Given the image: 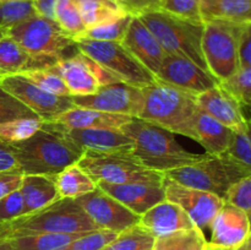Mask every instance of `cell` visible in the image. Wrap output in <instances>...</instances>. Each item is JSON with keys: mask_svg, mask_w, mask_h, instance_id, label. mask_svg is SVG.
Masks as SVG:
<instances>
[{"mask_svg": "<svg viewBox=\"0 0 251 250\" xmlns=\"http://www.w3.org/2000/svg\"><path fill=\"white\" fill-rule=\"evenodd\" d=\"M10 145L24 174L55 175L77 163L83 154L82 150L66 136L63 125L55 122H44L29 139Z\"/></svg>", "mask_w": 251, "mask_h": 250, "instance_id": "6da1fadb", "label": "cell"}, {"mask_svg": "<svg viewBox=\"0 0 251 250\" xmlns=\"http://www.w3.org/2000/svg\"><path fill=\"white\" fill-rule=\"evenodd\" d=\"M120 130L134 140V149L130 154L151 171L164 174L171 169L193 163L202 156L184 149L174 134L140 118H131Z\"/></svg>", "mask_w": 251, "mask_h": 250, "instance_id": "7a4b0ae2", "label": "cell"}, {"mask_svg": "<svg viewBox=\"0 0 251 250\" xmlns=\"http://www.w3.org/2000/svg\"><path fill=\"white\" fill-rule=\"evenodd\" d=\"M144 108L140 119L157 125L172 134L195 140V117L199 107L196 96L157 81L142 87Z\"/></svg>", "mask_w": 251, "mask_h": 250, "instance_id": "3957f363", "label": "cell"}, {"mask_svg": "<svg viewBox=\"0 0 251 250\" xmlns=\"http://www.w3.org/2000/svg\"><path fill=\"white\" fill-rule=\"evenodd\" d=\"M95 222L74 199H59L38 211L0 223V238L32 233H83L97 230Z\"/></svg>", "mask_w": 251, "mask_h": 250, "instance_id": "277c9868", "label": "cell"}, {"mask_svg": "<svg viewBox=\"0 0 251 250\" xmlns=\"http://www.w3.org/2000/svg\"><path fill=\"white\" fill-rule=\"evenodd\" d=\"M136 16L153 33L167 54L185 56L210 73L202 51L203 22L181 19L158 9Z\"/></svg>", "mask_w": 251, "mask_h": 250, "instance_id": "5b68a950", "label": "cell"}, {"mask_svg": "<svg viewBox=\"0 0 251 250\" xmlns=\"http://www.w3.org/2000/svg\"><path fill=\"white\" fill-rule=\"evenodd\" d=\"M164 175L184 186L216 194L225 199L233 184L251 173L227 154L205 153L198 161L171 169Z\"/></svg>", "mask_w": 251, "mask_h": 250, "instance_id": "8992f818", "label": "cell"}, {"mask_svg": "<svg viewBox=\"0 0 251 250\" xmlns=\"http://www.w3.org/2000/svg\"><path fill=\"white\" fill-rule=\"evenodd\" d=\"M245 26L221 20L203 22V56L210 73L220 82L240 69V43Z\"/></svg>", "mask_w": 251, "mask_h": 250, "instance_id": "52a82bcc", "label": "cell"}, {"mask_svg": "<svg viewBox=\"0 0 251 250\" xmlns=\"http://www.w3.org/2000/svg\"><path fill=\"white\" fill-rule=\"evenodd\" d=\"M27 53L41 61L46 68L64 56V51L75 47V39L69 37L55 21L36 16L5 31Z\"/></svg>", "mask_w": 251, "mask_h": 250, "instance_id": "ba28073f", "label": "cell"}, {"mask_svg": "<svg viewBox=\"0 0 251 250\" xmlns=\"http://www.w3.org/2000/svg\"><path fill=\"white\" fill-rule=\"evenodd\" d=\"M77 163L96 183H162L164 178L163 173L145 168L130 153L85 151Z\"/></svg>", "mask_w": 251, "mask_h": 250, "instance_id": "9c48e42d", "label": "cell"}, {"mask_svg": "<svg viewBox=\"0 0 251 250\" xmlns=\"http://www.w3.org/2000/svg\"><path fill=\"white\" fill-rule=\"evenodd\" d=\"M75 47L123 82L139 88L157 82L154 74L145 68L120 42L76 38Z\"/></svg>", "mask_w": 251, "mask_h": 250, "instance_id": "30bf717a", "label": "cell"}, {"mask_svg": "<svg viewBox=\"0 0 251 250\" xmlns=\"http://www.w3.org/2000/svg\"><path fill=\"white\" fill-rule=\"evenodd\" d=\"M0 87L31 109L43 122H53L66 110L75 107L71 96L61 97L46 92L22 74L2 75Z\"/></svg>", "mask_w": 251, "mask_h": 250, "instance_id": "8fae6325", "label": "cell"}, {"mask_svg": "<svg viewBox=\"0 0 251 250\" xmlns=\"http://www.w3.org/2000/svg\"><path fill=\"white\" fill-rule=\"evenodd\" d=\"M75 107L139 118L144 108L142 90L123 81L100 86L90 96H71Z\"/></svg>", "mask_w": 251, "mask_h": 250, "instance_id": "7c38bea8", "label": "cell"}, {"mask_svg": "<svg viewBox=\"0 0 251 250\" xmlns=\"http://www.w3.org/2000/svg\"><path fill=\"white\" fill-rule=\"evenodd\" d=\"M163 188L166 200L180 206L193 220L194 225L202 232L210 229L213 218L226 202L225 199L216 194L184 186L166 175L163 178Z\"/></svg>", "mask_w": 251, "mask_h": 250, "instance_id": "4fadbf2b", "label": "cell"}, {"mask_svg": "<svg viewBox=\"0 0 251 250\" xmlns=\"http://www.w3.org/2000/svg\"><path fill=\"white\" fill-rule=\"evenodd\" d=\"M76 201L100 229L120 233L137 225L140 221L139 215L130 211L98 186L95 191L76 199Z\"/></svg>", "mask_w": 251, "mask_h": 250, "instance_id": "5bb4252c", "label": "cell"}, {"mask_svg": "<svg viewBox=\"0 0 251 250\" xmlns=\"http://www.w3.org/2000/svg\"><path fill=\"white\" fill-rule=\"evenodd\" d=\"M156 78L158 82L174 86L194 96L200 95L221 83L212 74L190 59L171 54H167L164 58L156 74Z\"/></svg>", "mask_w": 251, "mask_h": 250, "instance_id": "9a60e30c", "label": "cell"}, {"mask_svg": "<svg viewBox=\"0 0 251 250\" xmlns=\"http://www.w3.org/2000/svg\"><path fill=\"white\" fill-rule=\"evenodd\" d=\"M196 104L221 124L240 134L247 127L248 118L238 100L220 85L196 96Z\"/></svg>", "mask_w": 251, "mask_h": 250, "instance_id": "2e32d148", "label": "cell"}, {"mask_svg": "<svg viewBox=\"0 0 251 250\" xmlns=\"http://www.w3.org/2000/svg\"><path fill=\"white\" fill-rule=\"evenodd\" d=\"M145 68L152 74L158 73L167 53L146 25L134 15L124 38L120 42Z\"/></svg>", "mask_w": 251, "mask_h": 250, "instance_id": "e0dca14e", "label": "cell"}, {"mask_svg": "<svg viewBox=\"0 0 251 250\" xmlns=\"http://www.w3.org/2000/svg\"><path fill=\"white\" fill-rule=\"evenodd\" d=\"M98 188L114 198L136 215L141 216L154 205L166 200L163 181L162 183H129L108 184L97 183Z\"/></svg>", "mask_w": 251, "mask_h": 250, "instance_id": "ac0fdd59", "label": "cell"}, {"mask_svg": "<svg viewBox=\"0 0 251 250\" xmlns=\"http://www.w3.org/2000/svg\"><path fill=\"white\" fill-rule=\"evenodd\" d=\"M49 69L63 78L71 96H90L100 87L93 73V60L78 50L70 58L56 60Z\"/></svg>", "mask_w": 251, "mask_h": 250, "instance_id": "d6986e66", "label": "cell"}, {"mask_svg": "<svg viewBox=\"0 0 251 250\" xmlns=\"http://www.w3.org/2000/svg\"><path fill=\"white\" fill-rule=\"evenodd\" d=\"M210 243L220 247L238 249L251 230V222L244 211L225 202L210 225Z\"/></svg>", "mask_w": 251, "mask_h": 250, "instance_id": "ffe728a7", "label": "cell"}, {"mask_svg": "<svg viewBox=\"0 0 251 250\" xmlns=\"http://www.w3.org/2000/svg\"><path fill=\"white\" fill-rule=\"evenodd\" d=\"M63 125V124H61ZM66 136L85 151L130 153L134 140L118 129H75L63 125Z\"/></svg>", "mask_w": 251, "mask_h": 250, "instance_id": "44dd1931", "label": "cell"}, {"mask_svg": "<svg viewBox=\"0 0 251 250\" xmlns=\"http://www.w3.org/2000/svg\"><path fill=\"white\" fill-rule=\"evenodd\" d=\"M139 225L154 238L196 227L188 213L176 203L163 200L140 216Z\"/></svg>", "mask_w": 251, "mask_h": 250, "instance_id": "7402d4cb", "label": "cell"}, {"mask_svg": "<svg viewBox=\"0 0 251 250\" xmlns=\"http://www.w3.org/2000/svg\"><path fill=\"white\" fill-rule=\"evenodd\" d=\"M194 130L195 141L206 150V153L215 156L227 153L234 137L233 130L206 114L200 108L196 113Z\"/></svg>", "mask_w": 251, "mask_h": 250, "instance_id": "603a6c76", "label": "cell"}, {"mask_svg": "<svg viewBox=\"0 0 251 250\" xmlns=\"http://www.w3.org/2000/svg\"><path fill=\"white\" fill-rule=\"evenodd\" d=\"M20 193L24 199V215L38 211L60 198L54 175L24 174Z\"/></svg>", "mask_w": 251, "mask_h": 250, "instance_id": "cb8c5ba5", "label": "cell"}, {"mask_svg": "<svg viewBox=\"0 0 251 250\" xmlns=\"http://www.w3.org/2000/svg\"><path fill=\"white\" fill-rule=\"evenodd\" d=\"M131 117L100 112L88 108L74 107L59 115L53 122L75 129H118L126 124Z\"/></svg>", "mask_w": 251, "mask_h": 250, "instance_id": "d4e9b609", "label": "cell"}, {"mask_svg": "<svg viewBox=\"0 0 251 250\" xmlns=\"http://www.w3.org/2000/svg\"><path fill=\"white\" fill-rule=\"evenodd\" d=\"M36 69L47 68L6 33L0 36V71L4 75L24 74Z\"/></svg>", "mask_w": 251, "mask_h": 250, "instance_id": "484cf974", "label": "cell"}, {"mask_svg": "<svg viewBox=\"0 0 251 250\" xmlns=\"http://www.w3.org/2000/svg\"><path fill=\"white\" fill-rule=\"evenodd\" d=\"M202 20L251 24V0H201Z\"/></svg>", "mask_w": 251, "mask_h": 250, "instance_id": "4316f807", "label": "cell"}, {"mask_svg": "<svg viewBox=\"0 0 251 250\" xmlns=\"http://www.w3.org/2000/svg\"><path fill=\"white\" fill-rule=\"evenodd\" d=\"M56 188L61 199H76L92 193L97 189V183L78 166L74 163L54 175Z\"/></svg>", "mask_w": 251, "mask_h": 250, "instance_id": "83f0119b", "label": "cell"}, {"mask_svg": "<svg viewBox=\"0 0 251 250\" xmlns=\"http://www.w3.org/2000/svg\"><path fill=\"white\" fill-rule=\"evenodd\" d=\"M76 4V2H75ZM86 29L98 25L108 24L127 14L126 10L112 0H86L77 2Z\"/></svg>", "mask_w": 251, "mask_h": 250, "instance_id": "f1b7e54d", "label": "cell"}, {"mask_svg": "<svg viewBox=\"0 0 251 250\" xmlns=\"http://www.w3.org/2000/svg\"><path fill=\"white\" fill-rule=\"evenodd\" d=\"M83 233H32L7 238L11 240L15 250H55L73 242L76 238L86 234Z\"/></svg>", "mask_w": 251, "mask_h": 250, "instance_id": "f546056e", "label": "cell"}, {"mask_svg": "<svg viewBox=\"0 0 251 250\" xmlns=\"http://www.w3.org/2000/svg\"><path fill=\"white\" fill-rule=\"evenodd\" d=\"M207 243L205 233L194 227L156 238L152 250H203Z\"/></svg>", "mask_w": 251, "mask_h": 250, "instance_id": "4dcf8cb0", "label": "cell"}, {"mask_svg": "<svg viewBox=\"0 0 251 250\" xmlns=\"http://www.w3.org/2000/svg\"><path fill=\"white\" fill-rule=\"evenodd\" d=\"M156 238L139 223L123 232L100 250H152Z\"/></svg>", "mask_w": 251, "mask_h": 250, "instance_id": "1f68e13d", "label": "cell"}, {"mask_svg": "<svg viewBox=\"0 0 251 250\" xmlns=\"http://www.w3.org/2000/svg\"><path fill=\"white\" fill-rule=\"evenodd\" d=\"M55 22L71 38H78L86 31L80 10L73 0H56Z\"/></svg>", "mask_w": 251, "mask_h": 250, "instance_id": "d6a6232c", "label": "cell"}, {"mask_svg": "<svg viewBox=\"0 0 251 250\" xmlns=\"http://www.w3.org/2000/svg\"><path fill=\"white\" fill-rule=\"evenodd\" d=\"M39 118H24L0 124V140L6 144H16L29 139L43 125Z\"/></svg>", "mask_w": 251, "mask_h": 250, "instance_id": "836d02e7", "label": "cell"}, {"mask_svg": "<svg viewBox=\"0 0 251 250\" xmlns=\"http://www.w3.org/2000/svg\"><path fill=\"white\" fill-rule=\"evenodd\" d=\"M134 15L127 12L124 16L108 24L98 25V26L87 28L78 38L93 39V41L105 42H122L127 31L130 21ZM76 39V38H75Z\"/></svg>", "mask_w": 251, "mask_h": 250, "instance_id": "e575fe53", "label": "cell"}, {"mask_svg": "<svg viewBox=\"0 0 251 250\" xmlns=\"http://www.w3.org/2000/svg\"><path fill=\"white\" fill-rule=\"evenodd\" d=\"M36 15L32 0L0 1V28L6 31L10 27L21 24Z\"/></svg>", "mask_w": 251, "mask_h": 250, "instance_id": "d590c367", "label": "cell"}, {"mask_svg": "<svg viewBox=\"0 0 251 250\" xmlns=\"http://www.w3.org/2000/svg\"><path fill=\"white\" fill-rule=\"evenodd\" d=\"M225 90H227L242 108L251 110V66L240 68L228 80L221 82Z\"/></svg>", "mask_w": 251, "mask_h": 250, "instance_id": "8d00e7d4", "label": "cell"}, {"mask_svg": "<svg viewBox=\"0 0 251 250\" xmlns=\"http://www.w3.org/2000/svg\"><path fill=\"white\" fill-rule=\"evenodd\" d=\"M22 75L26 76L34 85H37L39 88H42L46 92L50 93V95L61 96V97L71 96L68 87H66L65 82L63 81V78L58 74L51 71L49 68L36 69V70L24 73Z\"/></svg>", "mask_w": 251, "mask_h": 250, "instance_id": "74e56055", "label": "cell"}, {"mask_svg": "<svg viewBox=\"0 0 251 250\" xmlns=\"http://www.w3.org/2000/svg\"><path fill=\"white\" fill-rule=\"evenodd\" d=\"M117 234L107 229L92 230L55 250H100L112 242Z\"/></svg>", "mask_w": 251, "mask_h": 250, "instance_id": "f35d334b", "label": "cell"}, {"mask_svg": "<svg viewBox=\"0 0 251 250\" xmlns=\"http://www.w3.org/2000/svg\"><path fill=\"white\" fill-rule=\"evenodd\" d=\"M158 10L190 21L203 22L201 0H159Z\"/></svg>", "mask_w": 251, "mask_h": 250, "instance_id": "ab89813d", "label": "cell"}, {"mask_svg": "<svg viewBox=\"0 0 251 250\" xmlns=\"http://www.w3.org/2000/svg\"><path fill=\"white\" fill-rule=\"evenodd\" d=\"M227 156L242 164L247 171L251 173V118L247 122V127L240 134H235L233 142L228 150Z\"/></svg>", "mask_w": 251, "mask_h": 250, "instance_id": "60d3db41", "label": "cell"}, {"mask_svg": "<svg viewBox=\"0 0 251 250\" xmlns=\"http://www.w3.org/2000/svg\"><path fill=\"white\" fill-rule=\"evenodd\" d=\"M24 118H38L31 109L0 87V124Z\"/></svg>", "mask_w": 251, "mask_h": 250, "instance_id": "b9f144b4", "label": "cell"}, {"mask_svg": "<svg viewBox=\"0 0 251 250\" xmlns=\"http://www.w3.org/2000/svg\"><path fill=\"white\" fill-rule=\"evenodd\" d=\"M225 201L244 211L251 222V175L244 176L233 184L226 194Z\"/></svg>", "mask_w": 251, "mask_h": 250, "instance_id": "7bdbcfd3", "label": "cell"}, {"mask_svg": "<svg viewBox=\"0 0 251 250\" xmlns=\"http://www.w3.org/2000/svg\"><path fill=\"white\" fill-rule=\"evenodd\" d=\"M24 215V199L20 190H15L0 200V223Z\"/></svg>", "mask_w": 251, "mask_h": 250, "instance_id": "ee69618b", "label": "cell"}, {"mask_svg": "<svg viewBox=\"0 0 251 250\" xmlns=\"http://www.w3.org/2000/svg\"><path fill=\"white\" fill-rule=\"evenodd\" d=\"M22 178H24V173L19 168L0 172V200L12 191L19 190Z\"/></svg>", "mask_w": 251, "mask_h": 250, "instance_id": "f6af8a7d", "label": "cell"}, {"mask_svg": "<svg viewBox=\"0 0 251 250\" xmlns=\"http://www.w3.org/2000/svg\"><path fill=\"white\" fill-rule=\"evenodd\" d=\"M17 168L19 166L11 145L0 140V172L12 171Z\"/></svg>", "mask_w": 251, "mask_h": 250, "instance_id": "bcb514c9", "label": "cell"}, {"mask_svg": "<svg viewBox=\"0 0 251 250\" xmlns=\"http://www.w3.org/2000/svg\"><path fill=\"white\" fill-rule=\"evenodd\" d=\"M158 2L159 0H122L123 7L132 15L158 9Z\"/></svg>", "mask_w": 251, "mask_h": 250, "instance_id": "7dc6e473", "label": "cell"}, {"mask_svg": "<svg viewBox=\"0 0 251 250\" xmlns=\"http://www.w3.org/2000/svg\"><path fill=\"white\" fill-rule=\"evenodd\" d=\"M251 66V24L245 26L240 43V68Z\"/></svg>", "mask_w": 251, "mask_h": 250, "instance_id": "c3c4849f", "label": "cell"}, {"mask_svg": "<svg viewBox=\"0 0 251 250\" xmlns=\"http://www.w3.org/2000/svg\"><path fill=\"white\" fill-rule=\"evenodd\" d=\"M32 2L38 16L55 21L56 0H32Z\"/></svg>", "mask_w": 251, "mask_h": 250, "instance_id": "681fc988", "label": "cell"}, {"mask_svg": "<svg viewBox=\"0 0 251 250\" xmlns=\"http://www.w3.org/2000/svg\"><path fill=\"white\" fill-rule=\"evenodd\" d=\"M0 250H15L11 240L7 238H0Z\"/></svg>", "mask_w": 251, "mask_h": 250, "instance_id": "f907efd6", "label": "cell"}, {"mask_svg": "<svg viewBox=\"0 0 251 250\" xmlns=\"http://www.w3.org/2000/svg\"><path fill=\"white\" fill-rule=\"evenodd\" d=\"M203 250H237V249H233V248H225V247H220V245H216L212 244V243L208 242L207 245L205 247Z\"/></svg>", "mask_w": 251, "mask_h": 250, "instance_id": "816d5d0a", "label": "cell"}, {"mask_svg": "<svg viewBox=\"0 0 251 250\" xmlns=\"http://www.w3.org/2000/svg\"><path fill=\"white\" fill-rule=\"evenodd\" d=\"M237 250H251V230H250V233H249V235H248L247 239L244 240V243H243V244L240 245Z\"/></svg>", "mask_w": 251, "mask_h": 250, "instance_id": "f5cc1de1", "label": "cell"}, {"mask_svg": "<svg viewBox=\"0 0 251 250\" xmlns=\"http://www.w3.org/2000/svg\"><path fill=\"white\" fill-rule=\"evenodd\" d=\"M4 33H5V29H1V28H0V36H2V34H4ZM2 75H4V74H2L1 71H0V77H1Z\"/></svg>", "mask_w": 251, "mask_h": 250, "instance_id": "db71d44e", "label": "cell"}, {"mask_svg": "<svg viewBox=\"0 0 251 250\" xmlns=\"http://www.w3.org/2000/svg\"><path fill=\"white\" fill-rule=\"evenodd\" d=\"M0 1H7V0H0Z\"/></svg>", "mask_w": 251, "mask_h": 250, "instance_id": "11a10c76", "label": "cell"}]
</instances>
